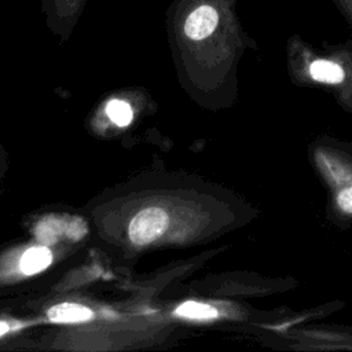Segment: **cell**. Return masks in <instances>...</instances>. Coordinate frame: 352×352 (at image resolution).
I'll return each mask as SVG.
<instances>
[{
    "label": "cell",
    "mask_w": 352,
    "mask_h": 352,
    "mask_svg": "<svg viewBox=\"0 0 352 352\" xmlns=\"http://www.w3.org/2000/svg\"><path fill=\"white\" fill-rule=\"evenodd\" d=\"M331 1L352 28V0H331Z\"/></svg>",
    "instance_id": "10"
},
{
    "label": "cell",
    "mask_w": 352,
    "mask_h": 352,
    "mask_svg": "<svg viewBox=\"0 0 352 352\" xmlns=\"http://www.w3.org/2000/svg\"><path fill=\"white\" fill-rule=\"evenodd\" d=\"M176 315L192 320H214L221 316V312L219 307L208 302H199V301H184L180 304L176 311Z\"/></svg>",
    "instance_id": "8"
},
{
    "label": "cell",
    "mask_w": 352,
    "mask_h": 352,
    "mask_svg": "<svg viewBox=\"0 0 352 352\" xmlns=\"http://www.w3.org/2000/svg\"><path fill=\"white\" fill-rule=\"evenodd\" d=\"M8 331V324L6 322H1L0 320V336H3L4 333Z\"/></svg>",
    "instance_id": "11"
},
{
    "label": "cell",
    "mask_w": 352,
    "mask_h": 352,
    "mask_svg": "<svg viewBox=\"0 0 352 352\" xmlns=\"http://www.w3.org/2000/svg\"><path fill=\"white\" fill-rule=\"evenodd\" d=\"M265 345L290 351H352V327L336 324H297L260 336Z\"/></svg>",
    "instance_id": "3"
},
{
    "label": "cell",
    "mask_w": 352,
    "mask_h": 352,
    "mask_svg": "<svg viewBox=\"0 0 352 352\" xmlns=\"http://www.w3.org/2000/svg\"><path fill=\"white\" fill-rule=\"evenodd\" d=\"M311 164L326 188V219L338 230L352 226V142L320 135L308 147Z\"/></svg>",
    "instance_id": "2"
},
{
    "label": "cell",
    "mask_w": 352,
    "mask_h": 352,
    "mask_svg": "<svg viewBox=\"0 0 352 352\" xmlns=\"http://www.w3.org/2000/svg\"><path fill=\"white\" fill-rule=\"evenodd\" d=\"M47 315L48 319L55 323H78L91 320L94 312L85 305L76 302H62L51 307Z\"/></svg>",
    "instance_id": "6"
},
{
    "label": "cell",
    "mask_w": 352,
    "mask_h": 352,
    "mask_svg": "<svg viewBox=\"0 0 352 352\" xmlns=\"http://www.w3.org/2000/svg\"><path fill=\"white\" fill-rule=\"evenodd\" d=\"M286 69L300 88L327 91L337 104L352 113V40L319 47L293 34L286 41Z\"/></svg>",
    "instance_id": "1"
},
{
    "label": "cell",
    "mask_w": 352,
    "mask_h": 352,
    "mask_svg": "<svg viewBox=\"0 0 352 352\" xmlns=\"http://www.w3.org/2000/svg\"><path fill=\"white\" fill-rule=\"evenodd\" d=\"M168 227V214L164 209L150 206L135 214L128 227L129 239L135 245H147L155 241Z\"/></svg>",
    "instance_id": "4"
},
{
    "label": "cell",
    "mask_w": 352,
    "mask_h": 352,
    "mask_svg": "<svg viewBox=\"0 0 352 352\" xmlns=\"http://www.w3.org/2000/svg\"><path fill=\"white\" fill-rule=\"evenodd\" d=\"M106 114L118 126H126L133 117V111L129 103L121 99L110 100L106 106Z\"/></svg>",
    "instance_id": "9"
},
{
    "label": "cell",
    "mask_w": 352,
    "mask_h": 352,
    "mask_svg": "<svg viewBox=\"0 0 352 352\" xmlns=\"http://www.w3.org/2000/svg\"><path fill=\"white\" fill-rule=\"evenodd\" d=\"M52 261V253L45 246H36L28 249L21 260L19 267L25 275H33L45 270Z\"/></svg>",
    "instance_id": "7"
},
{
    "label": "cell",
    "mask_w": 352,
    "mask_h": 352,
    "mask_svg": "<svg viewBox=\"0 0 352 352\" xmlns=\"http://www.w3.org/2000/svg\"><path fill=\"white\" fill-rule=\"evenodd\" d=\"M220 22L219 11L209 4L197 7L184 22V33L194 41H201L210 37Z\"/></svg>",
    "instance_id": "5"
}]
</instances>
